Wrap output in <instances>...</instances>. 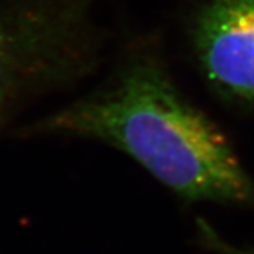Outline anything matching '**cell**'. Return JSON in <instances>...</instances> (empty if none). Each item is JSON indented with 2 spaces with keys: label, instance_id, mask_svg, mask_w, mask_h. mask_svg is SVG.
I'll use <instances>...</instances> for the list:
<instances>
[{
  "label": "cell",
  "instance_id": "3957f363",
  "mask_svg": "<svg viewBox=\"0 0 254 254\" xmlns=\"http://www.w3.org/2000/svg\"><path fill=\"white\" fill-rule=\"evenodd\" d=\"M193 44L209 82L254 105V0H210L198 14Z\"/></svg>",
  "mask_w": 254,
  "mask_h": 254
},
{
  "label": "cell",
  "instance_id": "6da1fadb",
  "mask_svg": "<svg viewBox=\"0 0 254 254\" xmlns=\"http://www.w3.org/2000/svg\"><path fill=\"white\" fill-rule=\"evenodd\" d=\"M37 127L116 147L185 199L243 203L254 198L253 181L226 137L153 58L130 61L105 88Z\"/></svg>",
  "mask_w": 254,
  "mask_h": 254
},
{
  "label": "cell",
  "instance_id": "7a4b0ae2",
  "mask_svg": "<svg viewBox=\"0 0 254 254\" xmlns=\"http://www.w3.org/2000/svg\"><path fill=\"white\" fill-rule=\"evenodd\" d=\"M83 0H38L0 9V112L20 91L76 68Z\"/></svg>",
  "mask_w": 254,
  "mask_h": 254
},
{
  "label": "cell",
  "instance_id": "277c9868",
  "mask_svg": "<svg viewBox=\"0 0 254 254\" xmlns=\"http://www.w3.org/2000/svg\"><path fill=\"white\" fill-rule=\"evenodd\" d=\"M198 226H199L200 236L203 239V242L220 254H254V247H237V246L227 243L226 240H223L212 229V226H209L202 219L198 220Z\"/></svg>",
  "mask_w": 254,
  "mask_h": 254
}]
</instances>
